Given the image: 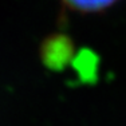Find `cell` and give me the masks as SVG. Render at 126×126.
<instances>
[{"label":"cell","mask_w":126,"mask_h":126,"mask_svg":"<svg viewBox=\"0 0 126 126\" xmlns=\"http://www.w3.org/2000/svg\"><path fill=\"white\" fill-rule=\"evenodd\" d=\"M119 1L121 0H61L64 10L82 15L105 12L117 5Z\"/></svg>","instance_id":"1"},{"label":"cell","mask_w":126,"mask_h":126,"mask_svg":"<svg viewBox=\"0 0 126 126\" xmlns=\"http://www.w3.org/2000/svg\"><path fill=\"white\" fill-rule=\"evenodd\" d=\"M70 55V43L63 40V38L52 39L43 47V61L51 68L62 67Z\"/></svg>","instance_id":"2"}]
</instances>
